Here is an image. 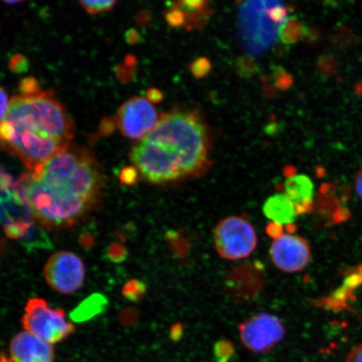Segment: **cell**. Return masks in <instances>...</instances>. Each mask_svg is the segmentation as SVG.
Returning <instances> with one entry per match:
<instances>
[{
  "instance_id": "14",
  "label": "cell",
  "mask_w": 362,
  "mask_h": 362,
  "mask_svg": "<svg viewBox=\"0 0 362 362\" xmlns=\"http://www.w3.org/2000/svg\"><path fill=\"white\" fill-rule=\"evenodd\" d=\"M107 306V300L105 297L102 294H93L71 312V318L76 322H84L103 313Z\"/></svg>"
},
{
  "instance_id": "19",
  "label": "cell",
  "mask_w": 362,
  "mask_h": 362,
  "mask_svg": "<svg viewBox=\"0 0 362 362\" xmlns=\"http://www.w3.org/2000/svg\"><path fill=\"white\" fill-rule=\"evenodd\" d=\"M214 354L217 362H228L235 354L233 344L226 339H221L216 343Z\"/></svg>"
},
{
  "instance_id": "36",
  "label": "cell",
  "mask_w": 362,
  "mask_h": 362,
  "mask_svg": "<svg viewBox=\"0 0 362 362\" xmlns=\"http://www.w3.org/2000/svg\"><path fill=\"white\" fill-rule=\"evenodd\" d=\"M0 362H13V361L10 358H8L6 356L1 355L0 356Z\"/></svg>"
},
{
  "instance_id": "6",
  "label": "cell",
  "mask_w": 362,
  "mask_h": 362,
  "mask_svg": "<svg viewBox=\"0 0 362 362\" xmlns=\"http://www.w3.org/2000/svg\"><path fill=\"white\" fill-rule=\"evenodd\" d=\"M214 243L217 252L228 260L250 256L255 250L257 238L255 228L240 216H229L216 226Z\"/></svg>"
},
{
  "instance_id": "20",
  "label": "cell",
  "mask_w": 362,
  "mask_h": 362,
  "mask_svg": "<svg viewBox=\"0 0 362 362\" xmlns=\"http://www.w3.org/2000/svg\"><path fill=\"white\" fill-rule=\"evenodd\" d=\"M79 4L90 15L110 11L115 6L116 1L111 0H100V1H80Z\"/></svg>"
},
{
  "instance_id": "22",
  "label": "cell",
  "mask_w": 362,
  "mask_h": 362,
  "mask_svg": "<svg viewBox=\"0 0 362 362\" xmlns=\"http://www.w3.org/2000/svg\"><path fill=\"white\" fill-rule=\"evenodd\" d=\"M189 70L197 79L206 78L211 70V62L206 57L197 58L189 66Z\"/></svg>"
},
{
  "instance_id": "17",
  "label": "cell",
  "mask_w": 362,
  "mask_h": 362,
  "mask_svg": "<svg viewBox=\"0 0 362 362\" xmlns=\"http://www.w3.org/2000/svg\"><path fill=\"white\" fill-rule=\"evenodd\" d=\"M23 245L26 248H49L52 247L47 235L42 229L33 225L25 238L22 239Z\"/></svg>"
},
{
  "instance_id": "9",
  "label": "cell",
  "mask_w": 362,
  "mask_h": 362,
  "mask_svg": "<svg viewBox=\"0 0 362 362\" xmlns=\"http://www.w3.org/2000/svg\"><path fill=\"white\" fill-rule=\"evenodd\" d=\"M117 124L126 137L143 139L158 121L157 111L148 99L134 97L124 103L117 112Z\"/></svg>"
},
{
  "instance_id": "32",
  "label": "cell",
  "mask_w": 362,
  "mask_h": 362,
  "mask_svg": "<svg viewBox=\"0 0 362 362\" xmlns=\"http://www.w3.org/2000/svg\"><path fill=\"white\" fill-rule=\"evenodd\" d=\"M292 83V80L289 78V76L285 72H279L277 76V81H276V85L279 88L284 89L289 87Z\"/></svg>"
},
{
  "instance_id": "1",
  "label": "cell",
  "mask_w": 362,
  "mask_h": 362,
  "mask_svg": "<svg viewBox=\"0 0 362 362\" xmlns=\"http://www.w3.org/2000/svg\"><path fill=\"white\" fill-rule=\"evenodd\" d=\"M30 175L27 204L44 228H69L101 201L103 175L88 149L68 148Z\"/></svg>"
},
{
  "instance_id": "16",
  "label": "cell",
  "mask_w": 362,
  "mask_h": 362,
  "mask_svg": "<svg viewBox=\"0 0 362 362\" xmlns=\"http://www.w3.org/2000/svg\"><path fill=\"white\" fill-rule=\"evenodd\" d=\"M308 34V27L296 16L288 17L279 27V38L285 45L296 44Z\"/></svg>"
},
{
  "instance_id": "12",
  "label": "cell",
  "mask_w": 362,
  "mask_h": 362,
  "mask_svg": "<svg viewBox=\"0 0 362 362\" xmlns=\"http://www.w3.org/2000/svg\"><path fill=\"white\" fill-rule=\"evenodd\" d=\"M284 194L296 206L298 215L309 212L313 206L315 185L305 175L288 176L284 182Z\"/></svg>"
},
{
  "instance_id": "3",
  "label": "cell",
  "mask_w": 362,
  "mask_h": 362,
  "mask_svg": "<svg viewBox=\"0 0 362 362\" xmlns=\"http://www.w3.org/2000/svg\"><path fill=\"white\" fill-rule=\"evenodd\" d=\"M6 120L10 122L13 128L29 130L66 146H69L74 135L71 117L65 107L48 92L33 97L19 95L13 98Z\"/></svg>"
},
{
  "instance_id": "7",
  "label": "cell",
  "mask_w": 362,
  "mask_h": 362,
  "mask_svg": "<svg viewBox=\"0 0 362 362\" xmlns=\"http://www.w3.org/2000/svg\"><path fill=\"white\" fill-rule=\"evenodd\" d=\"M239 334L246 349L256 354H264L282 341L285 329L277 316L261 313L240 325Z\"/></svg>"
},
{
  "instance_id": "34",
  "label": "cell",
  "mask_w": 362,
  "mask_h": 362,
  "mask_svg": "<svg viewBox=\"0 0 362 362\" xmlns=\"http://www.w3.org/2000/svg\"><path fill=\"white\" fill-rule=\"evenodd\" d=\"M127 42L129 44H137L140 42V35L137 30L134 29H131L126 33L125 35Z\"/></svg>"
},
{
  "instance_id": "23",
  "label": "cell",
  "mask_w": 362,
  "mask_h": 362,
  "mask_svg": "<svg viewBox=\"0 0 362 362\" xmlns=\"http://www.w3.org/2000/svg\"><path fill=\"white\" fill-rule=\"evenodd\" d=\"M165 20L167 24L173 28H179L187 24L188 17L185 13L180 10L177 7H172L168 12L165 13Z\"/></svg>"
},
{
  "instance_id": "18",
  "label": "cell",
  "mask_w": 362,
  "mask_h": 362,
  "mask_svg": "<svg viewBox=\"0 0 362 362\" xmlns=\"http://www.w3.org/2000/svg\"><path fill=\"white\" fill-rule=\"evenodd\" d=\"M146 291V285L139 280H131L124 285L123 296L129 301H138Z\"/></svg>"
},
{
  "instance_id": "31",
  "label": "cell",
  "mask_w": 362,
  "mask_h": 362,
  "mask_svg": "<svg viewBox=\"0 0 362 362\" xmlns=\"http://www.w3.org/2000/svg\"><path fill=\"white\" fill-rule=\"evenodd\" d=\"M147 99L151 103H158L164 99V95L157 88H151L147 92Z\"/></svg>"
},
{
  "instance_id": "33",
  "label": "cell",
  "mask_w": 362,
  "mask_h": 362,
  "mask_svg": "<svg viewBox=\"0 0 362 362\" xmlns=\"http://www.w3.org/2000/svg\"><path fill=\"white\" fill-rule=\"evenodd\" d=\"M267 233L274 239L278 238L284 234L283 226L270 223L267 228Z\"/></svg>"
},
{
  "instance_id": "21",
  "label": "cell",
  "mask_w": 362,
  "mask_h": 362,
  "mask_svg": "<svg viewBox=\"0 0 362 362\" xmlns=\"http://www.w3.org/2000/svg\"><path fill=\"white\" fill-rule=\"evenodd\" d=\"M20 96L33 97L43 93L39 81L34 78H26L21 81L19 85Z\"/></svg>"
},
{
  "instance_id": "26",
  "label": "cell",
  "mask_w": 362,
  "mask_h": 362,
  "mask_svg": "<svg viewBox=\"0 0 362 362\" xmlns=\"http://www.w3.org/2000/svg\"><path fill=\"white\" fill-rule=\"evenodd\" d=\"M238 71L242 76H251L256 70L255 63L247 57H242L238 62Z\"/></svg>"
},
{
  "instance_id": "10",
  "label": "cell",
  "mask_w": 362,
  "mask_h": 362,
  "mask_svg": "<svg viewBox=\"0 0 362 362\" xmlns=\"http://www.w3.org/2000/svg\"><path fill=\"white\" fill-rule=\"evenodd\" d=\"M269 255L277 268L286 273H296L309 264L311 250L304 238L291 233L274 239Z\"/></svg>"
},
{
  "instance_id": "29",
  "label": "cell",
  "mask_w": 362,
  "mask_h": 362,
  "mask_svg": "<svg viewBox=\"0 0 362 362\" xmlns=\"http://www.w3.org/2000/svg\"><path fill=\"white\" fill-rule=\"evenodd\" d=\"M108 257L113 261H121L126 257L125 249L115 244L108 250Z\"/></svg>"
},
{
  "instance_id": "15",
  "label": "cell",
  "mask_w": 362,
  "mask_h": 362,
  "mask_svg": "<svg viewBox=\"0 0 362 362\" xmlns=\"http://www.w3.org/2000/svg\"><path fill=\"white\" fill-rule=\"evenodd\" d=\"M362 284V266L357 269L354 273L347 276L342 287L334 292L332 296L329 298L328 305L329 307L339 309L346 304V301L349 300L353 289L359 287Z\"/></svg>"
},
{
  "instance_id": "30",
  "label": "cell",
  "mask_w": 362,
  "mask_h": 362,
  "mask_svg": "<svg viewBox=\"0 0 362 362\" xmlns=\"http://www.w3.org/2000/svg\"><path fill=\"white\" fill-rule=\"evenodd\" d=\"M346 362H362V343L353 348L348 354Z\"/></svg>"
},
{
  "instance_id": "13",
  "label": "cell",
  "mask_w": 362,
  "mask_h": 362,
  "mask_svg": "<svg viewBox=\"0 0 362 362\" xmlns=\"http://www.w3.org/2000/svg\"><path fill=\"white\" fill-rule=\"evenodd\" d=\"M262 212L271 223L291 226L296 220L298 212L293 204L283 193L273 194L265 201Z\"/></svg>"
},
{
  "instance_id": "11",
  "label": "cell",
  "mask_w": 362,
  "mask_h": 362,
  "mask_svg": "<svg viewBox=\"0 0 362 362\" xmlns=\"http://www.w3.org/2000/svg\"><path fill=\"white\" fill-rule=\"evenodd\" d=\"M13 362H54L55 352L51 344L29 332L18 333L10 344Z\"/></svg>"
},
{
  "instance_id": "2",
  "label": "cell",
  "mask_w": 362,
  "mask_h": 362,
  "mask_svg": "<svg viewBox=\"0 0 362 362\" xmlns=\"http://www.w3.org/2000/svg\"><path fill=\"white\" fill-rule=\"evenodd\" d=\"M209 151L210 136L202 117L175 110L160 117L130 158L144 180L163 185L200 174L209 163Z\"/></svg>"
},
{
  "instance_id": "27",
  "label": "cell",
  "mask_w": 362,
  "mask_h": 362,
  "mask_svg": "<svg viewBox=\"0 0 362 362\" xmlns=\"http://www.w3.org/2000/svg\"><path fill=\"white\" fill-rule=\"evenodd\" d=\"M139 174V171L135 167H126L121 171L120 180L122 183L134 185L138 180Z\"/></svg>"
},
{
  "instance_id": "24",
  "label": "cell",
  "mask_w": 362,
  "mask_h": 362,
  "mask_svg": "<svg viewBox=\"0 0 362 362\" xmlns=\"http://www.w3.org/2000/svg\"><path fill=\"white\" fill-rule=\"evenodd\" d=\"M176 6L185 13V15L194 16L196 13H201L207 7V2L206 1H198V0H188V1H181L176 3Z\"/></svg>"
},
{
  "instance_id": "5",
  "label": "cell",
  "mask_w": 362,
  "mask_h": 362,
  "mask_svg": "<svg viewBox=\"0 0 362 362\" xmlns=\"http://www.w3.org/2000/svg\"><path fill=\"white\" fill-rule=\"evenodd\" d=\"M21 321L26 332L51 345L74 332V325L66 319L64 310L49 307L43 298H33L27 302Z\"/></svg>"
},
{
  "instance_id": "28",
  "label": "cell",
  "mask_w": 362,
  "mask_h": 362,
  "mask_svg": "<svg viewBox=\"0 0 362 362\" xmlns=\"http://www.w3.org/2000/svg\"><path fill=\"white\" fill-rule=\"evenodd\" d=\"M10 107L8 95L1 87H0V123L6 119L7 113Z\"/></svg>"
},
{
  "instance_id": "4",
  "label": "cell",
  "mask_w": 362,
  "mask_h": 362,
  "mask_svg": "<svg viewBox=\"0 0 362 362\" xmlns=\"http://www.w3.org/2000/svg\"><path fill=\"white\" fill-rule=\"evenodd\" d=\"M274 1L247 2L240 8L238 29L249 52L259 55L279 37V25L271 20L269 8Z\"/></svg>"
},
{
  "instance_id": "25",
  "label": "cell",
  "mask_w": 362,
  "mask_h": 362,
  "mask_svg": "<svg viewBox=\"0 0 362 362\" xmlns=\"http://www.w3.org/2000/svg\"><path fill=\"white\" fill-rule=\"evenodd\" d=\"M10 68L16 74H22L28 70L29 62L25 57L17 54L11 59Z\"/></svg>"
},
{
  "instance_id": "35",
  "label": "cell",
  "mask_w": 362,
  "mask_h": 362,
  "mask_svg": "<svg viewBox=\"0 0 362 362\" xmlns=\"http://www.w3.org/2000/svg\"><path fill=\"white\" fill-rule=\"evenodd\" d=\"M355 185L356 193L362 200V169L356 176Z\"/></svg>"
},
{
  "instance_id": "8",
  "label": "cell",
  "mask_w": 362,
  "mask_h": 362,
  "mask_svg": "<svg viewBox=\"0 0 362 362\" xmlns=\"http://www.w3.org/2000/svg\"><path fill=\"white\" fill-rule=\"evenodd\" d=\"M45 278L54 291L70 294L83 286L85 267L80 257L71 252H58L45 266Z\"/></svg>"
}]
</instances>
